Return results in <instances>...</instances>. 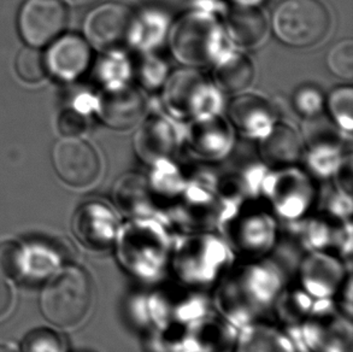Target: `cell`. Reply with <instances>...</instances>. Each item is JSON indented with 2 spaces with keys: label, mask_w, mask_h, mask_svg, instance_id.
<instances>
[{
  "label": "cell",
  "mask_w": 353,
  "mask_h": 352,
  "mask_svg": "<svg viewBox=\"0 0 353 352\" xmlns=\"http://www.w3.org/2000/svg\"><path fill=\"white\" fill-rule=\"evenodd\" d=\"M330 27V12L320 0H285L272 14L277 38L292 48H309L320 43Z\"/></svg>",
  "instance_id": "cell-6"
},
{
  "label": "cell",
  "mask_w": 353,
  "mask_h": 352,
  "mask_svg": "<svg viewBox=\"0 0 353 352\" xmlns=\"http://www.w3.org/2000/svg\"><path fill=\"white\" fill-rule=\"evenodd\" d=\"M45 64L48 72L64 81H72L86 72L91 63V48L85 39L68 34L53 40Z\"/></svg>",
  "instance_id": "cell-14"
},
{
  "label": "cell",
  "mask_w": 353,
  "mask_h": 352,
  "mask_svg": "<svg viewBox=\"0 0 353 352\" xmlns=\"http://www.w3.org/2000/svg\"><path fill=\"white\" fill-rule=\"evenodd\" d=\"M223 238L241 261L267 257L277 243L276 221L263 210H246L230 215L222 224Z\"/></svg>",
  "instance_id": "cell-7"
},
{
  "label": "cell",
  "mask_w": 353,
  "mask_h": 352,
  "mask_svg": "<svg viewBox=\"0 0 353 352\" xmlns=\"http://www.w3.org/2000/svg\"><path fill=\"white\" fill-rule=\"evenodd\" d=\"M119 226L115 213L98 202L82 205L72 219L75 237L82 245L94 251L112 248Z\"/></svg>",
  "instance_id": "cell-13"
},
{
  "label": "cell",
  "mask_w": 353,
  "mask_h": 352,
  "mask_svg": "<svg viewBox=\"0 0 353 352\" xmlns=\"http://www.w3.org/2000/svg\"><path fill=\"white\" fill-rule=\"evenodd\" d=\"M67 22L61 0H26L19 12V32L24 43L43 48L59 37Z\"/></svg>",
  "instance_id": "cell-10"
},
{
  "label": "cell",
  "mask_w": 353,
  "mask_h": 352,
  "mask_svg": "<svg viewBox=\"0 0 353 352\" xmlns=\"http://www.w3.org/2000/svg\"><path fill=\"white\" fill-rule=\"evenodd\" d=\"M234 253L223 237L209 231L181 232L172 242L170 271L182 285L206 290L234 264Z\"/></svg>",
  "instance_id": "cell-3"
},
{
  "label": "cell",
  "mask_w": 353,
  "mask_h": 352,
  "mask_svg": "<svg viewBox=\"0 0 353 352\" xmlns=\"http://www.w3.org/2000/svg\"><path fill=\"white\" fill-rule=\"evenodd\" d=\"M98 109L101 119L109 127L128 128L143 114V97L134 88L114 87L103 92Z\"/></svg>",
  "instance_id": "cell-15"
},
{
  "label": "cell",
  "mask_w": 353,
  "mask_h": 352,
  "mask_svg": "<svg viewBox=\"0 0 353 352\" xmlns=\"http://www.w3.org/2000/svg\"><path fill=\"white\" fill-rule=\"evenodd\" d=\"M330 114L344 129L351 130L353 124V92L351 87L338 88L330 97Z\"/></svg>",
  "instance_id": "cell-22"
},
{
  "label": "cell",
  "mask_w": 353,
  "mask_h": 352,
  "mask_svg": "<svg viewBox=\"0 0 353 352\" xmlns=\"http://www.w3.org/2000/svg\"><path fill=\"white\" fill-rule=\"evenodd\" d=\"M262 155L264 159L272 166L291 164L301 156L299 139L291 128L277 126L264 139Z\"/></svg>",
  "instance_id": "cell-18"
},
{
  "label": "cell",
  "mask_w": 353,
  "mask_h": 352,
  "mask_svg": "<svg viewBox=\"0 0 353 352\" xmlns=\"http://www.w3.org/2000/svg\"><path fill=\"white\" fill-rule=\"evenodd\" d=\"M212 300L203 290L163 285L133 295L129 311L134 322L150 333L170 326H190L212 311Z\"/></svg>",
  "instance_id": "cell-4"
},
{
  "label": "cell",
  "mask_w": 353,
  "mask_h": 352,
  "mask_svg": "<svg viewBox=\"0 0 353 352\" xmlns=\"http://www.w3.org/2000/svg\"><path fill=\"white\" fill-rule=\"evenodd\" d=\"M327 64L330 72L334 75L344 79L352 80L353 79V43L351 39H346L343 41L335 43L330 48L327 56Z\"/></svg>",
  "instance_id": "cell-21"
},
{
  "label": "cell",
  "mask_w": 353,
  "mask_h": 352,
  "mask_svg": "<svg viewBox=\"0 0 353 352\" xmlns=\"http://www.w3.org/2000/svg\"><path fill=\"white\" fill-rule=\"evenodd\" d=\"M253 75L252 63L243 55H232L222 59L214 72L216 85L227 93L245 90L252 82Z\"/></svg>",
  "instance_id": "cell-19"
},
{
  "label": "cell",
  "mask_w": 353,
  "mask_h": 352,
  "mask_svg": "<svg viewBox=\"0 0 353 352\" xmlns=\"http://www.w3.org/2000/svg\"><path fill=\"white\" fill-rule=\"evenodd\" d=\"M228 29L239 45L254 46L264 38L267 23L256 6H236L230 14Z\"/></svg>",
  "instance_id": "cell-17"
},
{
  "label": "cell",
  "mask_w": 353,
  "mask_h": 352,
  "mask_svg": "<svg viewBox=\"0 0 353 352\" xmlns=\"http://www.w3.org/2000/svg\"><path fill=\"white\" fill-rule=\"evenodd\" d=\"M239 6H257L263 0H234Z\"/></svg>",
  "instance_id": "cell-30"
},
{
  "label": "cell",
  "mask_w": 353,
  "mask_h": 352,
  "mask_svg": "<svg viewBox=\"0 0 353 352\" xmlns=\"http://www.w3.org/2000/svg\"><path fill=\"white\" fill-rule=\"evenodd\" d=\"M216 285L212 304L222 317L240 329L259 321L274 308L285 279L281 269L264 257L233 264Z\"/></svg>",
  "instance_id": "cell-1"
},
{
  "label": "cell",
  "mask_w": 353,
  "mask_h": 352,
  "mask_svg": "<svg viewBox=\"0 0 353 352\" xmlns=\"http://www.w3.org/2000/svg\"><path fill=\"white\" fill-rule=\"evenodd\" d=\"M23 352H64L61 337L51 331H35L23 342Z\"/></svg>",
  "instance_id": "cell-24"
},
{
  "label": "cell",
  "mask_w": 353,
  "mask_h": 352,
  "mask_svg": "<svg viewBox=\"0 0 353 352\" xmlns=\"http://www.w3.org/2000/svg\"><path fill=\"white\" fill-rule=\"evenodd\" d=\"M349 271L343 260L330 251L307 253L299 266L296 285L315 300H334Z\"/></svg>",
  "instance_id": "cell-12"
},
{
  "label": "cell",
  "mask_w": 353,
  "mask_h": 352,
  "mask_svg": "<svg viewBox=\"0 0 353 352\" xmlns=\"http://www.w3.org/2000/svg\"><path fill=\"white\" fill-rule=\"evenodd\" d=\"M67 3L72 5V6H87V5L93 4L98 0H65Z\"/></svg>",
  "instance_id": "cell-29"
},
{
  "label": "cell",
  "mask_w": 353,
  "mask_h": 352,
  "mask_svg": "<svg viewBox=\"0 0 353 352\" xmlns=\"http://www.w3.org/2000/svg\"><path fill=\"white\" fill-rule=\"evenodd\" d=\"M24 246L16 242L0 244V274L9 277L23 275Z\"/></svg>",
  "instance_id": "cell-23"
},
{
  "label": "cell",
  "mask_w": 353,
  "mask_h": 352,
  "mask_svg": "<svg viewBox=\"0 0 353 352\" xmlns=\"http://www.w3.org/2000/svg\"><path fill=\"white\" fill-rule=\"evenodd\" d=\"M16 72L23 81L34 84L43 80L46 75V64L43 53L37 48H21L14 62Z\"/></svg>",
  "instance_id": "cell-20"
},
{
  "label": "cell",
  "mask_w": 353,
  "mask_h": 352,
  "mask_svg": "<svg viewBox=\"0 0 353 352\" xmlns=\"http://www.w3.org/2000/svg\"><path fill=\"white\" fill-rule=\"evenodd\" d=\"M52 162L58 176L67 185L82 188L96 182L101 159L90 144L77 137L64 138L53 146Z\"/></svg>",
  "instance_id": "cell-11"
},
{
  "label": "cell",
  "mask_w": 353,
  "mask_h": 352,
  "mask_svg": "<svg viewBox=\"0 0 353 352\" xmlns=\"http://www.w3.org/2000/svg\"><path fill=\"white\" fill-rule=\"evenodd\" d=\"M86 127V119L83 115L77 110H65L58 119V129L65 138L80 135L85 132Z\"/></svg>",
  "instance_id": "cell-25"
},
{
  "label": "cell",
  "mask_w": 353,
  "mask_h": 352,
  "mask_svg": "<svg viewBox=\"0 0 353 352\" xmlns=\"http://www.w3.org/2000/svg\"><path fill=\"white\" fill-rule=\"evenodd\" d=\"M12 304V292L8 282L0 277V319L9 313Z\"/></svg>",
  "instance_id": "cell-28"
},
{
  "label": "cell",
  "mask_w": 353,
  "mask_h": 352,
  "mask_svg": "<svg viewBox=\"0 0 353 352\" xmlns=\"http://www.w3.org/2000/svg\"><path fill=\"white\" fill-rule=\"evenodd\" d=\"M296 104L298 110L303 114L314 115L322 106V97L315 88L304 87L296 93Z\"/></svg>",
  "instance_id": "cell-26"
},
{
  "label": "cell",
  "mask_w": 353,
  "mask_h": 352,
  "mask_svg": "<svg viewBox=\"0 0 353 352\" xmlns=\"http://www.w3.org/2000/svg\"><path fill=\"white\" fill-rule=\"evenodd\" d=\"M0 352H12L10 349L4 348V346H0Z\"/></svg>",
  "instance_id": "cell-31"
},
{
  "label": "cell",
  "mask_w": 353,
  "mask_h": 352,
  "mask_svg": "<svg viewBox=\"0 0 353 352\" xmlns=\"http://www.w3.org/2000/svg\"><path fill=\"white\" fill-rule=\"evenodd\" d=\"M92 304L91 277L79 266H67L57 273L40 295V309L45 319L62 329L81 324L90 314Z\"/></svg>",
  "instance_id": "cell-5"
},
{
  "label": "cell",
  "mask_w": 353,
  "mask_h": 352,
  "mask_svg": "<svg viewBox=\"0 0 353 352\" xmlns=\"http://www.w3.org/2000/svg\"><path fill=\"white\" fill-rule=\"evenodd\" d=\"M172 238L164 222L148 216L130 217L116 235V258L129 275L145 284H157L170 271Z\"/></svg>",
  "instance_id": "cell-2"
},
{
  "label": "cell",
  "mask_w": 353,
  "mask_h": 352,
  "mask_svg": "<svg viewBox=\"0 0 353 352\" xmlns=\"http://www.w3.org/2000/svg\"><path fill=\"white\" fill-rule=\"evenodd\" d=\"M134 16L125 5L106 3L87 14L83 32L87 43L93 48L109 51L122 48L133 33Z\"/></svg>",
  "instance_id": "cell-9"
},
{
  "label": "cell",
  "mask_w": 353,
  "mask_h": 352,
  "mask_svg": "<svg viewBox=\"0 0 353 352\" xmlns=\"http://www.w3.org/2000/svg\"><path fill=\"white\" fill-rule=\"evenodd\" d=\"M286 332L298 352H352L351 319L335 309L312 315Z\"/></svg>",
  "instance_id": "cell-8"
},
{
  "label": "cell",
  "mask_w": 353,
  "mask_h": 352,
  "mask_svg": "<svg viewBox=\"0 0 353 352\" xmlns=\"http://www.w3.org/2000/svg\"><path fill=\"white\" fill-rule=\"evenodd\" d=\"M334 298H338V302L335 303V305H338L340 309L343 310L344 316H346L347 319H351V316H352V274H351V271L347 273L344 282L340 286Z\"/></svg>",
  "instance_id": "cell-27"
},
{
  "label": "cell",
  "mask_w": 353,
  "mask_h": 352,
  "mask_svg": "<svg viewBox=\"0 0 353 352\" xmlns=\"http://www.w3.org/2000/svg\"><path fill=\"white\" fill-rule=\"evenodd\" d=\"M232 351L298 352V350L285 329L259 320L238 329Z\"/></svg>",
  "instance_id": "cell-16"
}]
</instances>
